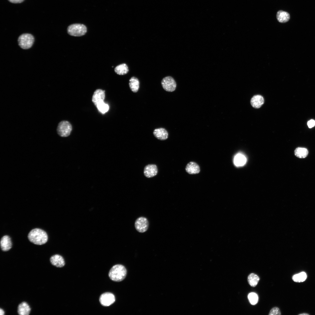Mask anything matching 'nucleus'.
Segmentation results:
<instances>
[{"mask_svg":"<svg viewBox=\"0 0 315 315\" xmlns=\"http://www.w3.org/2000/svg\"><path fill=\"white\" fill-rule=\"evenodd\" d=\"M129 85L131 90L134 92H137L139 88V82L135 77H132L129 80Z\"/></svg>","mask_w":315,"mask_h":315,"instance_id":"obj_19","label":"nucleus"},{"mask_svg":"<svg viewBox=\"0 0 315 315\" xmlns=\"http://www.w3.org/2000/svg\"><path fill=\"white\" fill-rule=\"evenodd\" d=\"M299 315H309V314H308L307 313H303L300 314H299Z\"/></svg>","mask_w":315,"mask_h":315,"instance_id":"obj_30","label":"nucleus"},{"mask_svg":"<svg viewBox=\"0 0 315 315\" xmlns=\"http://www.w3.org/2000/svg\"><path fill=\"white\" fill-rule=\"evenodd\" d=\"M281 313L279 309L277 307L273 308L270 311L269 315H280Z\"/></svg>","mask_w":315,"mask_h":315,"instance_id":"obj_26","label":"nucleus"},{"mask_svg":"<svg viewBox=\"0 0 315 315\" xmlns=\"http://www.w3.org/2000/svg\"><path fill=\"white\" fill-rule=\"evenodd\" d=\"M260 279L259 277L254 273L250 274L248 276L247 280L249 284L252 287H255L257 284Z\"/></svg>","mask_w":315,"mask_h":315,"instance_id":"obj_22","label":"nucleus"},{"mask_svg":"<svg viewBox=\"0 0 315 315\" xmlns=\"http://www.w3.org/2000/svg\"><path fill=\"white\" fill-rule=\"evenodd\" d=\"M264 102L263 97L260 95L254 96L251 100V104L254 108H260Z\"/></svg>","mask_w":315,"mask_h":315,"instance_id":"obj_14","label":"nucleus"},{"mask_svg":"<svg viewBox=\"0 0 315 315\" xmlns=\"http://www.w3.org/2000/svg\"><path fill=\"white\" fill-rule=\"evenodd\" d=\"M135 227L136 230L140 233H144L148 229L149 222L147 219L144 217L137 218L135 222Z\"/></svg>","mask_w":315,"mask_h":315,"instance_id":"obj_7","label":"nucleus"},{"mask_svg":"<svg viewBox=\"0 0 315 315\" xmlns=\"http://www.w3.org/2000/svg\"><path fill=\"white\" fill-rule=\"evenodd\" d=\"M28 237L31 242L38 245L45 244L48 240L46 232L43 230L38 228L32 230L29 233Z\"/></svg>","mask_w":315,"mask_h":315,"instance_id":"obj_1","label":"nucleus"},{"mask_svg":"<svg viewBox=\"0 0 315 315\" xmlns=\"http://www.w3.org/2000/svg\"><path fill=\"white\" fill-rule=\"evenodd\" d=\"M154 136L158 139L164 140L167 139L168 134L167 130L164 128H160L155 129L153 132Z\"/></svg>","mask_w":315,"mask_h":315,"instance_id":"obj_13","label":"nucleus"},{"mask_svg":"<svg viewBox=\"0 0 315 315\" xmlns=\"http://www.w3.org/2000/svg\"><path fill=\"white\" fill-rule=\"evenodd\" d=\"M248 298L250 303L252 305H255L257 303L258 301V297L257 295L254 293H251L248 295Z\"/></svg>","mask_w":315,"mask_h":315,"instance_id":"obj_25","label":"nucleus"},{"mask_svg":"<svg viewBox=\"0 0 315 315\" xmlns=\"http://www.w3.org/2000/svg\"><path fill=\"white\" fill-rule=\"evenodd\" d=\"M127 270L124 266L121 265H116L111 269L108 275L112 281L120 282L125 278Z\"/></svg>","mask_w":315,"mask_h":315,"instance_id":"obj_2","label":"nucleus"},{"mask_svg":"<svg viewBox=\"0 0 315 315\" xmlns=\"http://www.w3.org/2000/svg\"><path fill=\"white\" fill-rule=\"evenodd\" d=\"M308 151L305 148L298 147L294 151L295 155L297 157L303 158H306L308 155Z\"/></svg>","mask_w":315,"mask_h":315,"instance_id":"obj_21","label":"nucleus"},{"mask_svg":"<svg viewBox=\"0 0 315 315\" xmlns=\"http://www.w3.org/2000/svg\"><path fill=\"white\" fill-rule=\"evenodd\" d=\"M161 85L165 91L169 92L174 91L176 86L175 80L170 76L164 78L161 81Z\"/></svg>","mask_w":315,"mask_h":315,"instance_id":"obj_6","label":"nucleus"},{"mask_svg":"<svg viewBox=\"0 0 315 315\" xmlns=\"http://www.w3.org/2000/svg\"><path fill=\"white\" fill-rule=\"evenodd\" d=\"M67 31L68 34L71 36H80L86 34L87 28L83 24H74L69 25L67 28Z\"/></svg>","mask_w":315,"mask_h":315,"instance_id":"obj_3","label":"nucleus"},{"mask_svg":"<svg viewBox=\"0 0 315 315\" xmlns=\"http://www.w3.org/2000/svg\"><path fill=\"white\" fill-rule=\"evenodd\" d=\"M72 130V126L70 123L68 121L64 120L59 123L57 130L60 136L66 137L69 135Z\"/></svg>","mask_w":315,"mask_h":315,"instance_id":"obj_5","label":"nucleus"},{"mask_svg":"<svg viewBox=\"0 0 315 315\" xmlns=\"http://www.w3.org/2000/svg\"><path fill=\"white\" fill-rule=\"evenodd\" d=\"M185 169L186 172L190 174H197L200 171V167L198 165L192 162H190L187 164Z\"/></svg>","mask_w":315,"mask_h":315,"instance_id":"obj_15","label":"nucleus"},{"mask_svg":"<svg viewBox=\"0 0 315 315\" xmlns=\"http://www.w3.org/2000/svg\"><path fill=\"white\" fill-rule=\"evenodd\" d=\"M105 97V91L100 89H97L94 92L92 100L96 106L98 103L104 101Z\"/></svg>","mask_w":315,"mask_h":315,"instance_id":"obj_11","label":"nucleus"},{"mask_svg":"<svg viewBox=\"0 0 315 315\" xmlns=\"http://www.w3.org/2000/svg\"><path fill=\"white\" fill-rule=\"evenodd\" d=\"M115 72L119 75H124L127 74L129 71L127 65L123 63L117 66L114 69Z\"/></svg>","mask_w":315,"mask_h":315,"instance_id":"obj_20","label":"nucleus"},{"mask_svg":"<svg viewBox=\"0 0 315 315\" xmlns=\"http://www.w3.org/2000/svg\"><path fill=\"white\" fill-rule=\"evenodd\" d=\"M0 246L1 250L4 251H9L12 248V242L11 238L8 235L3 236L1 239Z\"/></svg>","mask_w":315,"mask_h":315,"instance_id":"obj_10","label":"nucleus"},{"mask_svg":"<svg viewBox=\"0 0 315 315\" xmlns=\"http://www.w3.org/2000/svg\"><path fill=\"white\" fill-rule=\"evenodd\" d=\"M276 16L278 21L281 23L286 22H288L290 18L289 14L288 13L282 10H280L277 12Z\"/></svg>","mask_w":315,"mask_h":315,"instance_id":"obj_18","label":"nucleus"},{"mask_svg":"<svg viewBox=\"0 0 315 315\" xmlns=\"http://www.w3.org/2000/svg\"><path fill=\"white\" fill-rule=\"evenodd\" d=\"M307 278L306 273L304 272L295 274L292 277L293 280L297 282H301L305 281Z\"/></svg>","mask_w":315,"mask_h":315,"instance_id":"obj_23","label":"nucleus"},{"mask_svg":"<svg viewBox=\"0 0 315 315\" xmlns=\"http://www.w3.org/2000/svg\"><path fill=\"white\" fill-rule=\"evenodd\" d=\"M50 261L52 265L58 267H62L65 264L63 257L58 254L52 256L50 258Z\"/></svg>","mask_w":315,"mask_h":315,"instance_id":"obj_12","label":"nucleus"},{"mask_svg":"<svg viewBox=\"0 0 315 315\" xmlns=\"http://www.w3.org/2000/svg\"><path fill=\"white\" fill-rule=\"evenodd\" d=\"M144 174L148 178L156 176L158 172L157 166L154 164H149L146 165L144 169Z\"/></svg>","mask_w":315,"mask_h":315,"instance_id":"obj_9","label":"nucleus"},{"mask_svg":"<svg viewBox=\"0 0 315 315\" xmlns=\"http://www.w3.org/2000/svg\"><path fill=\"white\" fill-rule=\"evenodd\" d=\"M246 158L244 155L241 153H238L234 158V163L237 167H241L246 164Z\"/></svg>","mask_w":315,"mask_h":315,"instance_id":"obj_17","label":"nucleus"},{"mask_svg":"<svg viewBox=\"0 0 315 315\" xmlns=\"http://www.w3.org/2000/svg\"><path fill=\"white\" fill-rule=\"evenodd\" d=\"M307 125L309 128H311L315 125V121L313 120H311L307 122Z\"/></svg>","mask_w":315,"mask_h":315,"instance_id":"obj_27","label":"nucleus"},{"mask_svg":"<svg viewBox=\"0 0 315 315\" xmlns=\"http://www.w3.org/2000/svg\"><path fill=\"white\" fill-rule=\"evenodd\" d=\"M31 308L26 302H22L18 306V313L20 315H28L30 314Z\"/></svg>","mask_w":315,"mask_h":315,"instance_id":"obj_16","label":"nucleus"},{"mask_svg":"<svg viewBox=\"0 0 315 315\" xmlns=\"http://www.w3.org/2000/svg\"><path fill=\"white\" fill-rule=\"evenodd\" d=\"M115 298L114 295L110 293H105L102 294L99 298V301L101 304L104 306H108L115 301Z\"/></svg>","mask_w":315,"mask_h":315,"instance_id":"obj_8","label":"nucleus"},{"mask_svg":"<svg viewBox=\"0 0 315 315\" xmlns=\"http://www.w3.org/2000/svg\"><path fill=\"white\" fill-rule=\"evenodd\" d=\"M34 38L33 36L29 34H24L20 35L18 39L19 46L24 49L30 48L32 46L34 42Z\"/></svg>","mask_w":315,"mask_h":315,"instance_id":"obj_4","label":"nucleus"},{"mask_svg":"<svg viewBox=\"0 0 315 315\" xmlns=\"http://www.w3.org/2000/svg\"><path fill=\"white\" fill-rule=\"evenodd\" d=\"M10 2L14 3H20L22 2L24 0H8Z\"/></svg>","mask_w":315,"mask_h":315,"instance_id":"obj_28","label":"nucleus"},{"mask_svg":"<svg viewBox=\"0 0 315 315\" xmlns=\"http://www.w3.org/2000/svg\"><path fill=\"white\" fill-rule=\"evenodd\" d=\"M96 106L98 110L102 113H105L107 112L109 108L108 104L105 103L104 101L98 103Z\"/></svg>","mask_w":315,"mask_h":315,"instance_id":"obj_24","label":"nucleus"},{"mask_svg":"<svg viewBox=\"0 0 315 315\" xmlns=\"http://www.w3.org/2000/svg\"><path fill=\"white\" fill-rule=\"evenodd\" d=\"M4 314H5V312H4V310L2 309L1 308H0V315H4Z\"/></svg>","mask_w":315,"mask_h":315,"instance_id":"obj_29","label":"nucleus"}]
</instances>
